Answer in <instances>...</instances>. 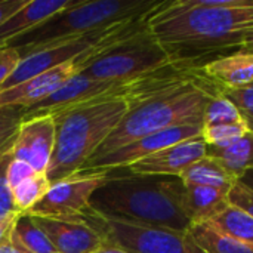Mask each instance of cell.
I'll list each match as a JSON object with an SVG mask.
<instances>
[{
  "instance_id": "cell-16",
  "label": "cell",
  "mask_w": 253,
  "mask_h": 253,
  "mask_svg": "<svg viewBox=\"0 0 253 253\" xmlns=\"http://www.w3.org/2000/svg\"><path fill=\"white\" fill-rule=\"evenodd\" d=\"M208 156L215 157L239 181L253 170V132H246L227 147H208Z\"/></svg>"
},
{
  "instance_id": "cell-17",
  "label": "cell",
  "mask_w": 253,
  "mask_h": 253,
  "mask_svg": "<svg viewBox=\"0 0 253 253\" xmlns=\"http://www.w3.org/2000/svg\"><path fill=\"white\" fill-rule=\"evenodd\" d=\"M179 178L184 185H205L224 190H230L237 181L215 157L208 154L184 170Z\"/></svg>"
},
{
  "instance_id": "cell-31",
  "label": "cell",
  "mask_w": 253,
  "mask_h": 253,
  "mask_svg": "<svg viewBox=\"0 0 253 253\" xmlns=\"http://www.w3.org/2000/svg\"><path fill=\"white\" fill-rule=\"evenodd\" d=\"M28 0H0V27L15 15Z\"/></svg>"
},
{
  "instance_id": "cell-34",
  "label": "cell",
  "mask_w": 253,
  "mask_h": 253,
  "mask_svg": "<svg viewBox=\"0 0 253 253\" xmlns=\"http://www.w3.org/2000/svg\"><path fill=\"white\" fill-rule=\"evenodd\" d=\"M93 253H126V252H125V251H122L120 248H117L116 245L108 243V242L105 240V245H104L102 248H99L98 251H95Z\"/></svg>"
},
{
  "instance_id": "cell-25",
  "label": "cell",
  "mask_w": 253,
  "mask_h": 253,
  "mask_svg": "<svg viewBox=\"0 0 253 253\" xmlns=\"http://www.w3.org/2000/svg\"><path fill=\"white\" fill-rule=\"evenodd\" d=\"M24 111L19 107H0V151L15 141Z\"/></svg>"
},
{
  "instance_id": "cell-36",
  "label": "cell",
  "mask_w": 253,
  "mask_h": 253,
  "mask_svg": "<svg viewBox=\"0 0 253 253\" xmlns=\"http://www.w3.org/2000/svg\"><path fill=\"white\" fill-rule=\"evenodd\" d=\"M0 49H1V47H0Z\"/></svg>"
},
{
  "instance_id": "cell-24",
  "label": "cell",
  "mask_w": 253,
  "mask_h": 253,
  "mask_svg": "<svg viewBox=\"0 0 253 253\" xmlns=\"http://www.w3.org/2000/svg\"><path fill=\"white\" fill-rule=\"evenodd\" d=\"M222 96L230 99L240 113L248 129L253 132V83L242 87H219Z\"/></svg>"
},
{
  "instance_id": "cell-35",
  "label": "cell",
  "mask_w": 253,
  "mask_h": 253,
  "mask_svg": "<svg viewBox=\"0 0 253 253\" xmlns=\"http://www.w3.org/2000/svg\"><path fill=\"white\" fill-rule=\"evenodd\" d=\"M239 181H242L245 185H248L249 188H252L253 190V170H251V172H248V173H245Z\"/></svg>"
},
{
  "instance_id": "cell-1",
  "label": "cell",
  "mask_w": 253,
  "mask_h": 253,
  "mask_svg": "<svg viewBox=\"0 0 253 253\" xmlns=\"http://www.w3.org/2000/svg\"><path fill=\"white\" fill-rule=\"evenodd\" d=\"M147 24L172 62L202 67L240 50L253 28V0H163Z\"/></svg>"
},
{
  "instance_id": "cell-29",
  "label": "cell",
  "mask_w": 253,
  "mask_h": 253,
  "mask_svg": "<svg viewBox=\"0 0 253 253\" xmlns=\"http://www.w3.org/2000/svg\"><path fill=\"white\" fill-rule=\"evenodd\" d=\"M19 62H21V56L18 50L12 47L0 49V87L10 77V74L16 70Z\"/></svg>"
},
{
  "instance_id": "cell-8",
  "label": "cell",
  "mask_w": 253,
  "mask_h": 253,
  "mask_svg": "<svg viewBox=\"0 0 253 253\" xmlns=\"http://www.w3.org/2000/svg\"><path fill=\"white\" fill-rule=\"evenodd\" d=\"M108 178L110 172H80L55 182L44 197L25 215L56 219L86 218L92 211V196Z\"/></svg>"
},
{
  "instance_id": "cell-15",
  "label": "cell",
  "mask_w": 253,
  "mask_h": 253,
  "mask_svg": "<svg viewBox=\"0 0 253 253\" xmlns=\"http://www.w3.org/2000/svg\"><path fill=\"white\" fill-rule=\"evenodd\" d=\"M228 191L230 190L205 185H185L182 209L191 225L211 222L215 216L225 211L230 205Z\"/></svg>"
},
{
  "instance_id": "cell-21",
  "label": "cell",
  "mask_w": 253,
  "mask_h": 253,
  "mask_svg": "<svg viewBox=\"0 0 253 253\" xmlns=\"http://www.w3.org/2000/svg\"><path fill=\"white\" fill-rule=\"evenodd\" d=\"M13 233L31 253H58L43 230L25 213L19 216Z\"/></svg>"
},
{
  "instance_id": "cell-12",
  "label": "cell",
  "mask_w": 253,
  "mask_h": 253,
  "mask_svg": "<svg viewBox=\"0 0 253 253\" xmlns=\"http://www.w3.org/2000/svg\"><path fill=\"white\" fill-rule=\"evenodd\" d=\"M208 154V145L202 136L187 139L184 142L168 147L159 153L144 157L125 170L135 175H163L181 176L193 163Z\"/></svg>"
},
{
  "instance_id": "cell-23",
  "label": "cell",
  "mask_w": 253,
  "mask_h": 253,
  "mask_svg": "<svg viewBox=\"0 0 253 253\" xmlns=\"http://www.w3.org/2000/svg\"><path fill=\"white\" fill-rule=\"evenodd\" d=\"M242 120L236 105L221 95V92L211 99L203 114V126H216L225 123H234Z\"/></svg>"
},
{
  "instance_id": "cell-20",
  "label": "cell",
  "mask_w": 253,
  "mask_h": 253,
  "mask_svg": "<svg viewBox=\"0 0 253 253\" xmlns=\"http://www.w3.org/2000/svg\"><path fill=\"white\" fill-rule=\"evenodd\" d=\"M50 181L46 173H34L12 190L15 208L19 213H27L36 206L50 188Z\"/></svg>"
},
{
  "instance_id": "cell-19",
  "label": "cell",
  "mask_w": 253,
  "mask_h": 253,
  "mask_svg": "<svg viewBox=\"0 0 253 253\" xmlns=\"http://www.w3.org/2000/svg\"><path fill=\"white\" fill-rule=\"evenodd\" d=\"M211 224L228 237L253 246V218L242 209L228 205L225 211L211 221Z\"/></svg>"
},
{
  "instance_id": "cell-9",
  "label": "cell",
  "mask_w": 253,
  "mask_h": 253,
  "mask_svg": "<svg viewBox=\"0 0 253 253\" xmlns=\"http://www.w3.org/2000/svg\"><path fill=\"white\" fill-rule=\"evenodd\" d=\"M55 148V117L40 114L22 119L13 147L12 157L28 163L36 173H46Z\"/></svg>"
},
{
  "instance_id": "cell-32",
  "label": "cell",
  "mask_w": 253,
  "mask_h": 253,
  "mask_svg": "<svg viewBox=\"0 0 253 253\" xmlns=\"http://www.w3.org/2000/svg\"><path fill=\"white\" fill-rule=\"evenodd\" d=\"M0 253H31L21 242L19 239L15 236V233L12 234V237L3 245L0 246Z\"/></svg>"
},
{
  "instance_id": "cell-4",
  "label": "cell",
  "mask_w": 253,
  "mask_h": 253,
  "mask_svg": "<svg viewBox=\"0 0 253 253\" xmlns=\"http://www.w3.org/2000/svg\"><path fill=\"white\" fill-rule=\"evenodd\" d=\"M127 110L123 96H102L55 113V148L46 172L50 184L80 173Z\"/></svg>"
},
{
  "instance_id": "cell-11",
  "label": "cell",
  "mask_w": 253,
  "mask_h": 253,
  "mask_svg": "<svg viewBox=\"0 0 253 253\" xmlns=\"http://www.w3.org/2000/svg\"><path fill=\"white\" fill-rule=\"evenodd\" d=\"M58 253H93L105 245V237L86 219H56L31 216Z\"/></svg>"
},
{
  "instance_id": "cell-30",
  "label": "cell",
  "mask_w": 253,
  "mask_h": 253,
  "mask_svg": "<svg viewBox=\"0 0 253 253\" xmlns=\"http://www.w3.org/2000/svg\"><path fill=\"white\" fill-rule=\"evenodd\" d=\"M22 213H10L4 218H0V246H3L13 234L15 225Z\"/></svg>"
},
{
  "instance_id": "cell-18",
  "label": "cell",
  "mask_w": 253,
  "mask_h": 253,
  "mask_svg": "<svg viewBox=\"0 0 253 253\" xmlns=\"http://www.w3.org/2000/svg\"><path fill=\"white\" fill-rule=\"evenodd\" d=\"M187 233L205 253H253L252 245L228 237L211 222L194 224Z\"/></svg>"
},
{
  "instance_id": "cell-28",
  "label": "cell",
  "mask_w": 253,
  "mask_h": 253,
  "mask_svg": "<svg viewBox=\"0 0 253 253\" xmlns=\"http://www.w3.org/2000/svg\"><path fill=\"white\" fill-rule=\"evenodd\" d=\"M34 173L36 172L33 170V168L28 163L12 157L9 166H7V170H6V178H7L10 190H13L16 185H19L21 182H24L27 178H30Z\"/></svg>"
},
{
  "instance_id": "cell-22",
  "label": "cell",
  "mask_w": 253,
  "mask_h": 253,
  "mask_svg": "<svg viewBox=\"0 0 253 253\" xmlns=\"http://www.w3.org/2000/svg\"><path fill=\"white\" fill-rule=\"evenodd\" d=\"M246 132H249L246 123L243 120L234 122V123H225V125H216V126H203L202 138L205 139L208 147H227L236 139L242 138Z\"/></svg>"
},
{
  "instance_id": "cell-3",
  "label": "cell",
  "mask_w": 253,
  "mask_h": 253,
  "mask_svg": "<svg viewBox=\"0 0 253 253\" xmlns=\"http://www.w3.org/2000/svg\"><path fill=\"white\" fill-rule=\"evenodd\" d=\"M185 185L179 176L111 175L90 200L93 212L136 225L187 233L191 227L182 209Z\"/></svg>"
},
{
  "instance_id": "cell-14",
  "label": "cell",
  "mask_w": 253,
  "mask_h": 253,
  "mask_svg": "<svg viewBox=\"0 0 253 253\" xmlns=\"http://www.w3.org/2000/svg\"><path fill=\"white\" fill-rule=\"evenodd\" d=\"M202 73L219 87H242L253 83V53L237 50L218 56L200 67Z\"/></svg>"
},
{
  "instance_id": "cell-7",
  "label": "cell",
  "mask_w": 253,
  "mask_h": 253,
  "mask_svg": "<svg viewBox=\"0 0 253 253\" xmlns=\"http://www.w3.org/2000/svg\"><path fill=\"white\" fill-rule=\"evenodd\" d=\"M86 219L105 237L126 253H205L188 236L166 228L136 225L105 218L93 211Z\"/></svg>"
},
{
  "instance_id": "cell-26",
  "label": "cell",
  "mask_w": 253,
  "mask_h": 253,
  "mask_svg": "<svg viewBox=\"0 0 253 253\" xmlns=\"http://www.w3.org/2000/svg\"><path fill=\"white\" fill-rule=\"evenodd\" d=\"M13 142L0 151V218H4L10 213H19L15 208L12 190H10L7 178H6V170H7V166L12 160Z\"/></svg>"
},
{
  "instance_id": "cell-27",
  "label": "cell",
  "mask_w": 253,
  "mask_h": 253,
  "mask_svg": "<svg viewBox=\"0 0 253 253\" xmlns=\"http://www.w3.org/2000/svg\"><path fill=\"white\" fill-rule=\"evenodd\" d=\"M228 203L249 213L253 218V190L242 181H236L228 191Z\"/></svg>"
},
{
  "instance_id": "cell-6",
  "label": "cell",
  "mask_w": 253,
  "mask_h": 253,
  "mask_svg": "<svg viewBox=\"0 0 253 253\" xmlns=\"http://www.w3.org/2000/svg\"><path fill=\"white\" fill-rule=\"evenodd\" d=\"M170 62V55L145 22L95 53L80 74L99 82L127 84Z\"/></svg>"
},
{
  "instance_id": "cell-33",
  "label": "cell",
  "mask_w": 253,
  "mask_h": 253,
  "mask_svg": "<svg viewBox=\"0 0 253 253\" xmlns=\"http://www.w3.org/2000/svg\"><path fill=\"white\" fill-rule=\"evenodd\" d=\"M240 50L253 53V28L246 33V36H245V39H243V43H242Z\"/></svg>"
},
{
  "instance_id": "cell-13",
  "label": "cell",
  "mask_w": 253,
  "mask_h": 253,
  "mask_svg": "<svg viewBox=\"0 0 253 253\" xmlns=\"http://www.w3.org/2000/svg\"><path fill=\"white\" fill-rule=\"evenodd\" d=\"M74 0H28L0 27V47L12 39L36 28L50 16L70 7Z\"/></svg>"
},
{
  "instance_id": "cell-5",
  "label": "cell",
  "mask_w": 253,
  "mask_h": 253,
  "mask_svg": "<svg viewBox=\"0 0 253 253\" xmlns=\"http://www.w3.org/2000/svg\"><path fill=\"white\" fill-rule=\"evenodd\" d=\"M160 0H79L3 47L18 50L21 59L62 40L80 37L111 24L148 15Z\"/></svg>"
},
{
  "instance_id": "cell-10",
  "label": "cell",
  "mask_w": 253,
  "mask_h": 253,
  "mask_svg": "<svg viewBox=\"0 0 253 253\" xmlns=\"http://www.w3.org/2000/svg\"><path fill=\"white\" fill-rule=\"evenodd\" d=\"M126 84H117L111 82H99L89 79L83 74H76L65 84H62L56 92L43 99L42 102L33 105L24 111L22 119L40 116V114H55L58 111L102 98V96H122Z\"/></svg>"
},
{
  "instance_id": "cell-2",
  "label": "cell",
  "mask_w": 253,
  "mask_h": 253,
  "mask_svg": "<svg viewBox=\"0 0 253 253\" xmlns=\"http://www.w3.org/2000/svg\"><path fill=\"white\" fill-rule=\"evenodd\" d=\"M218 93L219 86L209 80L200 67L185 70L178 79L159 90L130 102L119 126L92 159L104 157L163 129L182 125H203L205 110Z\"/></svg>"
}]
</instances>
